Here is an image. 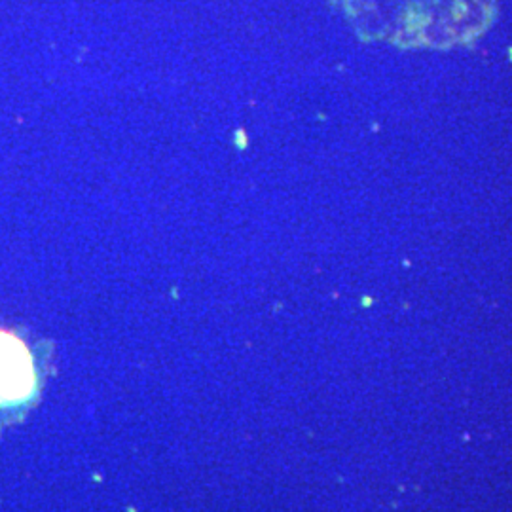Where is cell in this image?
Masks as SVG:
<instances>
[{
    "label": "cell",
    "instance_id": "1",
    "mask_svg": "<svg viewBox=\"0 0 512 512\" xmlns=\"http://www.w3.org/2000/svg\"><path fill=\"white\" fill-rule=\"evenodd\" d=\"M370 37L404 48H450L480 37L497 0H340Z\"/></svg>",
    "mask_w": 512,
    "mask_h": 512
},
{
    "label": "cell",
    "instance_id": "2",
    "mask_svg": "<svg viewBox=\"0 0 512 512\" xmlns=\"http://www.w3.org/2000/svg\"><path fill=\"white\" fill-rule=\"evenodd\" d=\"M37 389L31 351L16 334L0 329V406L27 401Z\"/></svg>",
    "mask_w": 512,
    "mask_h": 512
}]
</instances>
